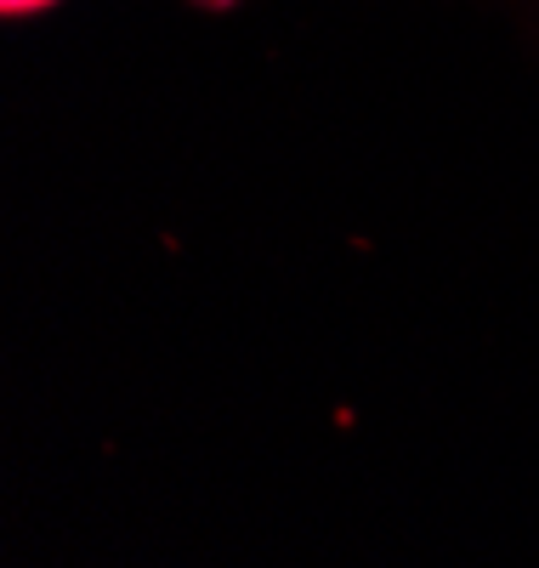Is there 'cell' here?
I'll return each mask as SVG.
<instances>
[{
    "instance_id": "6da1fadb",
    "label": "cell",
    "mask_w": 539,
    "mask_h": 568,
    "mask_svg": "<svg viewBox=\"0 0 539 568\" xmlns=\"http://www.w3.org/2000/svg\"><path fill=\"white\" fill-rule=\"evenodd\" d=\"M0 7H7V18H29V12H45L52 0H0Z\"/></svg>"
}]
</instances>
